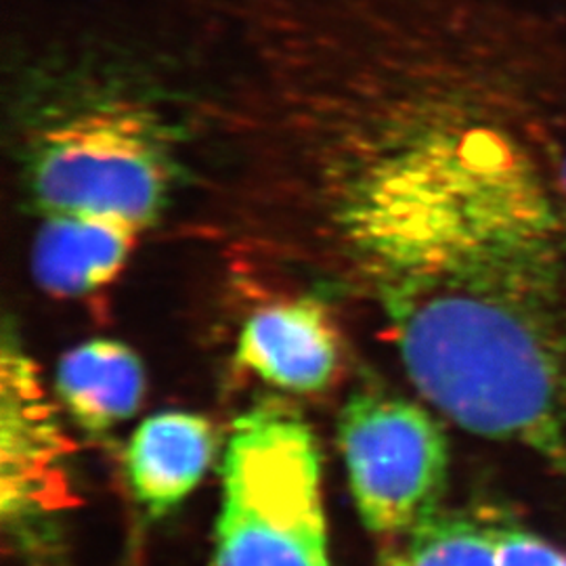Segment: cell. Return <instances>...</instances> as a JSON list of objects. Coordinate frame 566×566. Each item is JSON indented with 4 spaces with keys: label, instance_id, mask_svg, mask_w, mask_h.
Returning <instances> with one entry per match:
<instances>
[{
    "label": "cell",
    "instance_id": "8992f818",
    "mask_svg": "<svg viewBox=\"0 0 566 566\" xmlns=\"http://www.w3.org/2000/svg\"><path fill=\"white\" fill-rule=\"evenodd\" d=\"M238 361L264 382L292 392H317L332 382L338 346L313 304L266 306L243 325Z\"/></svg>",
    "mask_w": 566,
    "mask_h": 566
},
{
    "label": "cell",
    "instance_id": "ba28073f",
    "mask_svg": "<svg viewBox=\"0 0 566 566\" xmlns=\"http://www.w3.org/2000/svg\"><path fill=\"white\" fill-rule=\"evenodd\" d=\"M137 233L93 217L46 214L32 256L36 282L61 298L88 294L118 275Z\"/></svg>",
    "mask_w": 566,
    "mask_h": 566
},
{
    "label": "cell",
    "instance_id": "30bf717a",
    "mask_svg": "<svg viewBox=\"0 0 566 566\" xmlns=\"http://www.w3.org/2000/svg\"><path fill=\"white\" fill-rule=\"evenodd\" d=\"M409 535V566H497V531L474 521L434 514Z\"/></svg>",
    "mask_w": 566,
    "mask_h": 566
},
{
    "label": "cell",
    "instance_id": "7c38bea8",
    "mask_svg": "<svg viewBox=\"0 0 566 566\" xmlns=\"http://www.w3.org/2000/svg\"><path fill=\"white\" fill-rule=\"evenodd\" d=\"M380 566H409V560L405 554H397V552H388Z\"/></svg>",
    "mask_w": 566,
    "mask_h": 566
},
{
    "label": "cell",
    "instance_id": "8fae6325",
    "mask_svg": "<svg viewBox=\"0 0 566 566\" xmlns=\"http://www.w3.org/2000/svg\"><path fill=\"white\" fill-rule=\"evenodd\" d=\"M497 566H566V554L521 528L497 531Z\"/></svg>",
    "mask_w": 566,
    "mask_h": 566
},
{
    "label": "cell",
    "instance_id": "3957f363",
    "mask_svg": "<svg viewBox=\"0 0 566 566\" xmlns=\"http://www.w3.org/2000/svg\"><path fill=\"white\" fill-rule=\"evenodd\" d=\"M340 447L355 506L371 533H411L437 514L449 451L441 426L424 407L359 392L340 416Z\"/></svg>",
    "mask_w": 566,
    "mask_h": 566
},
{
    "label": "cell",
    "instance_id": "6da1fadb",
    "mask_svg": "<svg viewBox=\"0 0 566 566\" xmlns=\"http://www.w3.org/2000/svg\"><path fill=\"white\" fill-rule=\"evenodd\" d=\"M343 224L353 271L426 399L512 385L560 340L563 227L537 168L418 164L359 185Z\"/></svg>",
    "mask_w": 566,
    "mask_h": 566
},
{
    "label": "cell",
    "instance_id": "52a82bcc",
    "mask_svg": "<svg viewBox=\"0 0 566 566\" xmlns=\"http://www.w3.org/2000/svg\"><path fill=\"white\" fill-rule=\"evenodd\" d=\"M212 455L214 432L202 416L164 411L147 418L126 451L135 497L149 514L163 516L202 481Z\"/></svg>",
    "mask_w": 566,
    "mask_h": 566
},
{
    "label": "cell",
    "instance_id": "4fadbf2b",
    "mask_svg": "<svg viewBox=\"0 0 566 566\" xmlns=\"http://www.w3.org/2000/svg\"><path fill=\"white\" fill-rule=\"evenodd\" d=\"M563 187H565V193H566V158H565V164H563Z\"/></svg>",
    "mask_w": 566,
    "mask_h": 566
},
{
    "label": "cell",
    "instance_id": "9c48e42d",
    "mask_svg": "<svg viewBox=\"0 0 566 566\" xmlns=\"http://www.w3.org/2000/svg\"><path fill=\"white\" fill-rule=\"evenodd\" d=\"M145 371L139 357L116 340H91L63 355L57 395L70 416L91 432L128 420L142 405Z\"/></svg>",
    "mask_w": 566,
    "mask_h": 566
},
{
    "label": "cell",
    "instance_id": "7a4b0ae2",
    "mask_svg": "<svg viewBox=\"0 0 566 566\" xmlns=\"http://www.w3.org/2000/svg\"><path fill=\"white\" fill-rule=\"evenodd\" d=\"M210 566H332L322 458L294 413L261 407L233 426Z\"/></svg>",
    "mask_w": 566,
    "mask_h": 566
},
{
    "label": "cell",
    "instance_id": "5b68a950",
    "mask_svg": "<svg viewBox=\"0 0 566 566\" xmlns=\"http://www.w3.org/2000/svg\"><path fill=\"white\" fill-rule=\"evenodd\" d=\"M70 447L53 407L44 399L39 369L4 336L2 344V516L25 526L70 502Z\"/></svg>",
    "mask_w": 566,
    "mask_h": 566
},
{
    "label": "cell",
    "instance_id": "277c9868",
    "mask_svg": "<svg viewBox=\"0 0 566 566\" xmlns=\"http://www.w3.org/2000/svg\"><path fill=\"white\" fill-rule=\"evenodd\" d=\"M32 185L44 214H82L142 231L163 208L168 177L135 122L93 116L46 137Z\"/></svg>",
    "mask_w": 566,
    "mask_h": 566
}]
</instances>
